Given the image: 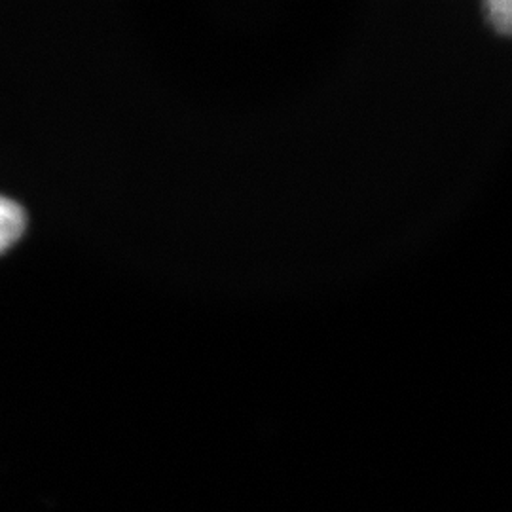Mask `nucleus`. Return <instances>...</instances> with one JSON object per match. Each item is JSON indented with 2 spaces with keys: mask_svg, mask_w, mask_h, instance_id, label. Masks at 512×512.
Here are the masks:
<instances>
[{
  "mask_svg": "<svg viewBox=\"0 0 512 512\" xmlns=\"http://www.w3.org/2000/svg\"><path fill=\"white\" fill-rule=\"evenodd\" d=\"M27 226L25 209L18 202L0 196V255L18 241Z\"/></svg>",
  "mask_w": 512,
  "mask_h": 512,
  "instance_id": "nucleus-1",
  "label": "nucleus"
},
{
  "mask_svg": "<svg viewBox=\"0 0 512 512\" xmlns=\"http://www.w3.org/2000/svg\"><path fill=\"white\" fill-rule=\"evenodd\" d=\"M492 14H494L497 21H501L505 27L509 25V2L507 0H494L490 2Z\"/></svg>",
  "mask_w": 512,
  "mask_h": 512,
  "instance_id": "nucleus-2",
  "label": "nucleus"
}]
</instances>
